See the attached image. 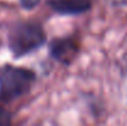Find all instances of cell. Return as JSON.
Instances as JSON below:
<instances>
[{"label": "cell", "instance_id": "cell-7", "mask_svg": "<svg viewBox=\"0 0 127 126\" xmlns=\"http://www.w3.org/2000/svg\"><path fill=\"white\" fill-rule=\"evenodd\" d=\"M117 66H119V69L127 76V51H125L122 53V56L119 58L117 61Z\"/></svg>", "mask_w": 127, "mask_h": 126}, {"label": "cell", "instance_id": "cell-8", "mask_svg": "<svg viewBox=\"0 0 127 126\" xmlns=\"http://www.w3.org/2000/svg\"><path fill=\"white\" fill-rule=\"evenodd\" d=\"M112 7H127V0H105Z\"/></svg>", "mask_w": 127, "mask_h": 126}, {"label": "cell", "instance_id": "cell-4", "mask_svg": "<svg viewBox=\"0 0 127 126\" xmlns=\"http://www.w3.org/2000/svg\"><path fill=\"white\" fill-rule=\"evenodd\" d=\"M46 4L61 16H78L93 9V0H47Z\"/></svg>", "mask_w": 127, "mask_h": 126}, {"label": "cell", "instance_id": "cell-3", "mask_svg": "<svg viewBox=\"0 0 127 126\" xmlns=\"http://www.w3.org/2000/svg\"><path fill=\"white\" fill-rule=\"evenodd\" d=\"M80 52V42L77 36L54 37L48 42V53L58 63L68 67L78 57Z\"/></svg>", "mask_w": 127, "mask_h": 126}, {"label": "cell", "instance_id": "cell-1", "mask_svg": "<svg viewBox=\"0 0 127 126\" xmlns=\"http://www.w3.org/2000/svg\"><path fill=\"white\" fill-rule=\"evenodd\" d=\"M47 43V34L40 22L16 21L7 30V47L19 59L38 51Z\"/></svg>", "mask_w": 127, "mask_h": 126}, {"label": "cell", "instance_id": "cell-2", "mask_svg": "<svg viewBox=\"0 0 127 126\" xmlns=\"http://www.w3.org/2000/svg\"><path fill=\"white\" fill-rule=\"evenodd\" d=\"M37 81L35 71L5 64L0 68V101L11 103L31 91Z\"/></svg>", "mask_w": 127, "mask_h": 126}, {"label": "cell", "instance_id": "cell-5", "mask_svg": "<svg viewBox=\"0 0 127 126\" xmlns=\"http://www.w3.org/2000/svg\"><path fill=\"white\" fill-rule=\"evenodd\" d=\"M11 124V115L10 113L0 105V126L10 125Z\"/></svg>", "mask_w": 127, "mask_h": 126}, {"label": "cell", "instance_id": "cell-6", "mask_svg": "<svg viewBox=\"0 0 127 126\" xmlns=\"http://www.w3.org/2000/svg\"><path fill=\"white\" fill-rule=\"evenodd\" d=\"M19 2H20L22 9H25V10H33L35 7L38 6L41 0H19Z\"/></svg>", "mask_w": 127, "mask_h": 126}]
</instances>
